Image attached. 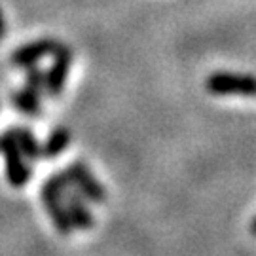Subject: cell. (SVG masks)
<instances>
[{
    "instance_id": "obj_1",
    "label": "cell",
    "mask_w": 256,
    "mask_h": 256,
    "mask_svg": "<svg viewBox=\"0 0 256 256\" xmlns=\"http://www.w3.org/2000/svg\"><path fill=\"white\" fill-rule=\"evenodd\" d=\"M70 176L64 171H57L52 173L46 178V182L42 184L40 188V200L44 203V207L48 210V216L54 222V228L61 234V236H70L74 232V226L70 218H68V212L64 207L63 194L66 188H70Z\"/></svg>"
},
{
    "instance_id": "obj_2",
    "label": "cell",
    "mask_w": 256,
    "mask_h": 256,
    "mask_svg": "<svg viewBox=\"0 0 256 256\" xmlns=\"http://www.w3.org/2000/svg\"><path fill=\"white\" fill-rule=\"evenodd\" d=\"M0 154L4 158V169H6V178L12 188H23L30 180V164L25 160L23 152L19 150L16 138L12 131L6 129L0 133Z\"/></svg>"
},
{
    "instance_id": "obj_3",
    "label": "cell",
    "mask_w": 256,
    "mask_h": 256,
    "mask_svg": "<svg viewBox=\"0 0 256 256\" xmlns=\"http://www.w3.org/2000/svg\"><path fill=\"white\" fill-rule=\"evenodd\" d=\"M205 90L210 95H241V97H256V76L236 72H212L205 80Z\"/></svg>"
},
{
    "instance_id": "obj_4",
    "label": "cell",
    "mask_w": 256,
    "mask_h": 256,
    "mask_svg": "<svg viewBox=\"0 0 256 256\" xmlns=\"http://www.w3.org/2000/svg\"><path fill=\"white\" fill-rule=\"evenodd\" d=\"M66 173L70 176V182H72L74 188L90 203L106 202V188L97 180V176L92 173V169L84 162H80V160L70 162L66 167Z\"/></svg>"
},
{
    "instance_id": "obj_5",
    "label": "cell",
    "mask_w": 256,
    "mask_h": 256,
    "mask_svg": "<svg viewBox=\"0 0 256 256\" xmlns=\"http://www.w3.org/2000/svg\"><path fill=\"white\" fill-rule=\"evenodd\" d=\"M54 63L46 70V95L48 97H61V93L64 90V84L68 78V70L72 64L74 54L72 50L64 44H59V48L54 54Z\"/></svg>"
},
{
    "instance_id": "obj_6",
    "label": "cell",
    "mask_w": 256,
    "mask_h": 256,
    "mask_svg": "<svg viewBox=\"0 0 256 256\" xmlns=\"http://www.w3.org/2000/svg\"><path fill=\"white\" fill-rule=\"evenodd\" d=\"M61 42H57L54 38H40L34 42H28L23 46L16 48L8 57V63L14 68H25L30 64H36L40 59H44L48 55H52L59 48Z\"/></svg>"
},
{
    "instance_id": "obj_7",
    "label": "cell",
    "mask_w": 256,
    "mask_h": 256,
    "mask_svg": "<svg viewBox=\"0 0 256 256\" xmlns=\"http://www.w3.org/2000/svg\"><path fill=\"white\" fill-rule=\"evenodd\" d=\"M63 200L74 230H84V232L92 230L93 224H95V218H93V212L90 209V205H88L90 202L84 198L82 194L78 192L74 186H70V188L64 190Z\"/></svg>"
},
{
    "instance_id": "obj_8",
    "label": "cell",
    "mask_w": 256,
    "mask_h": 256,
    "mask_svg": "<svg viewBox=\"0 0 256 256\" xmlns=\"http://www.w3.org/2000/svg\"><path fill=\"white\" fill-rule=\"evenodd\" d=\"M42 95H38L36 92H32L30 88L23 86V88H8V101L14 108L21 112L23 116L28 118H38L44 106H42Z\"/></svg>"
},
{
    "instance_id": "obj_9",
    "label": "cell",
    "mask_w": 256,
    "mask_h": 256,
    "mask_svg": "<svg viewBox=\"0 0 256 256\" xmlns=\"http://www.w3.org/2000/svg\"><path fill=\"white\" fill-rule=\"evenodd\" d=\"M10 131H12L19 150L23 152L28 164H34L38 160H42V146H40V142H38L32 129L28 126H14V128H10Z\"/></svg>"
},
{
    "instance_id": "obj_10",
    "label": "cell",
    "mask_w": 256,
    "mask_h": 256,
    "mask_svg": "<svg viewBox=\"0 0 256 256\" xmlns=\"http://www.w3.org/2000/svg\"><path fill=\"white\" fill-rule=\"evenodd\" d=\"M70 137H72L70 131L63 128V126L54 128L46 137V140H44V144H40L42 146V158L44 160H54L57 156H61L64 152V148L68 146Z\"/></svg>"
},
{
    "instance_id": "obj_11",
    "label": "cell",
    "mask_w": 256,
    "mask_h": 256,
    "mask_svg": "<svg viewBox=\"0 0 256 256\" xmlns=\"http://www.w3.org/2000/svg\"><path fill=\"white\" fill-rule=\"evenodd\" d=\"M25 86L42 97L46 95V70H42L38 63L25 66Z\"/></svg>"
},
{
    "instance_id": "obj_12",
    "label": "cell",
    "mask_w": 256,
    "mask_h": 256,
    "mask_svg": "<svg viewBox=\"0 0 256 256\" xmlns=\"http://www.w3.org/2000/svg\"><path fill=\"white\" fill-rule=\"evenodd\" d=\"M4 34H6V19H4V14H2V10H0V42H2Z\"/></svg>"
},
{
    "instance_id": "obj_13",
    "label": "cell",
    "mask_w": 256,
    "mask_h": 256,
    "mask_svg": "<svg viewBox=\"0 0 256 256\" xmlns=\"http://www.w3.org/2000/svg\"><path fill=\"white\" fill-rule=\"evenodd\" d=\"M250 232H252V234L256 236V216L252 218V222H250Z\"/></svg>"
},
{
    "instance_id": "obj_14",
    "label": "cell",
    "mask_w": 256,
    "mask_h": 256,
    "mask_svg": "<svg viewBox=\"0 0 256 256\" xmlns=\"http://www.w3.org/2000/svg\"><path fill=\"white\" fill-rule=\"evenodd\" d=\"M0 108H2V99H0Z\"/></svg>"
}]
</instances>
